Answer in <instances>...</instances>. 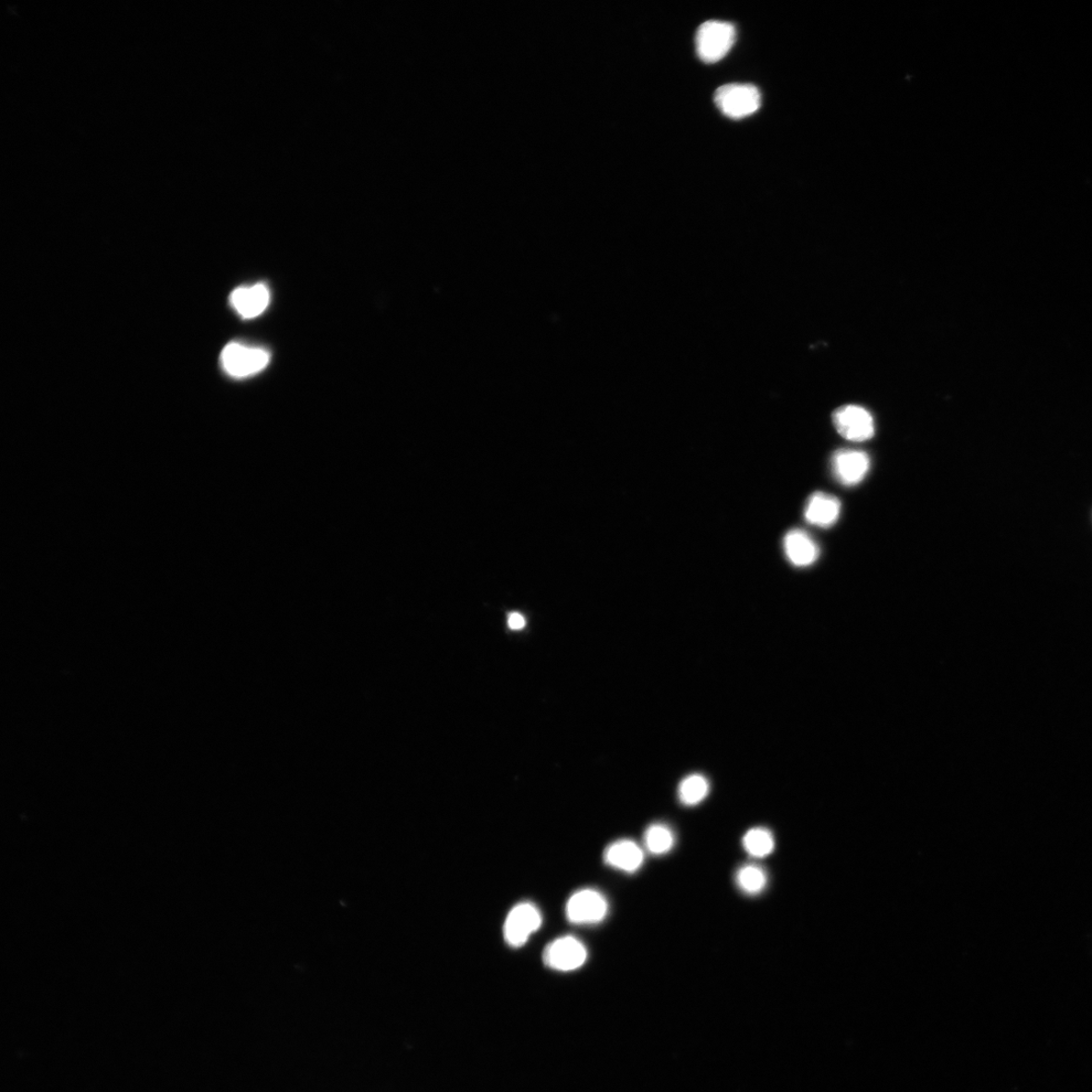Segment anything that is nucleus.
Returning <instances> with one entry per match:
<instances>
[{
    "instance_id": "obj_1",
    "label": "nucleus",
    "mask_w": 1092,
    "mask_h": 1092,
    "mask_svg": "<svg viewBox=\"0 0 1092 1092\" xmlns=\"http://www.w3.org/2000/svg\"><path fill=\"white\" fill-rule=\"evenodd\" d=\"M735 39L736 30L733 24L722 20L705 21L696 33V51L702 62L713 64L728 55Z\"/></svg>"
},
{
    "instance_id": "obj_2",
    "label": "nucleus",
    "mask_w": 1092,
    "mask_h": 1092,
    "mask_svg": "<svg viewBox=\"0 0 1092 1092\" xmlns=\"http://www.w3.org/2000/svg\"><path fill=\"white\" fill-rule=\"evenodd\" d=\"M714 103L730 119L742 120L761 108L762 95L753 84H725L716 91Z\"/></svg>"
},
{
    "instance_id": "obj_3",
    "label": "nucleus",
    "mask_w": 1092,
    "mask_h": 1092,
    "mask_svg": "<svg viewBox=\"0 0 1092 1092\" xmlns=\"http://www.w3.org/2000/svg\"><path fill=\"white\" fill-rule=\"evenodd\" d=\"M271 353L263 348L232 342L221 353V363L231 377L243 379L259 373L269 366Z\"/></svg>"
},
{
    "instance_id": "obj_4",
    "label": "nucleus",
    "mask_w": 1092,
    "mask_h": 1092,
    "mask_svg": "<svg viewBox=\"0 0 1092 1092\" xmlns=\"http://www.w3.org/2000/svg\"><path fill=\"white\" fill-rule=\"evenodd\" d=\"M607 914V899L601 892L594 890L576 892L566 903V917L575 925L601 923Z\"/></svg>"
},
{
    "instance_id": "obj_5",
    "label": "nucleus",
    "mask_w": 1092,
    "mask_h": 1092,
    "mask_svg": "<svg viewBox=\"0 0 1092 1092\" xmlns=\"http://www.w3.org/2000/svg\"><path fill=\"white\" fill-rule=\"evenodd\" d=\"M542 924L540 909L530 903H522L511 909L504 925V938L507 944L520 948L527 944L529 937L539 930Z\"/></svg>"
},
{
    "instance_id": "obj_6",
    "label": "nucleus",
    "mask_w": 1092,
    "mask_h": 1092,
    "mask_svg": "<svg viewBox=\"0 0 1092 1092\" xmlns=\"http://www.w3.org/2000/svg\"><path fill=\"white\" fill-rule=\"evenodd\" d=\"M832 420L837 431L853 443L869 441L875 433L872 415L860 406H841L834 411Z\"/></svg>"
},
{
    "instance_id": "obj_7",
    "label": "nucleus",
    "mask_w": 1092,
    "mask_h": 1092,
    "mask_svg": "<svg viewBox=\"0 0 1092 1092\" xmlns=\"http://www.w3.org/2000/svg\"><path fill=\"white\" fill-rule=\"evenodd\" d=\"M588 952L581 940L572 936L554 940L543 952L544 965L556 971H574L585 965Z\"/></svg>"
},
{
    "instance_id": "obj_8",
    "label": "nucleus",
    "mask_w": 1092,
    "mask_h": 1092,
    "mask_svg": "<svg viewBox=\"0 0 1092 1092\" xmlns=\"http://www.w3.org/2000/svg\"><path fill=\"white\" fill-rule=\"evenodd\" d=\"M831 469L834 478L844 486H855L861 483L870 469L868 455L854 449H840L831 458Z\"/></svg>"
},
{
    "instance_id": "obj_9",
    "label": "nucleus",
    "mask_w": 1092,
    "mask_h": 1092,
    "mask_svg": "<svg viewBox=\"0 0 1092 1092\" xmlns=\"http://www.w3.org/2000/svg\"><path fill=\"white\" fill-rule=\"evenodd\" d=\"M270 302L269 287L263 284L238 287L230 296L231 306L244 319L261 316Z\"/></svg>"
},
{
    "instance_id": "obj_10",
    "label": "nucleus",
    "mask_w": 1092,
    "mask_h": 1092,
    "mask_svg": "<svg viewBox=\"0 0 1092 1092\" xmlns=\"http://www.w3.org/2000/svg\"><path fill=\"white\" fill-rule=\"evenodd\" d=\"M604 861L614 869L635 873L644 864L645 854L636 842L620 840L608 845L604 853Z\"/></svg>"
},
{
    "instance_id": "obj_11",
    "label": "nucleus",
    "mask_w": 1092,
    "mask_h": 1092,
    "mask_svg": "<svg viewBox=\"0 0 1092 1092\" xmlns=\"http://www.w3.org/2000/svg\"><path fill=\"white\" fill-rule=\"evenodd\" d=\"M841 502L824 492H815L807 504L805 516L808 523L819 528H831L840 517Z\"/></svg>"
},
{
    "instance_id": "obj_12",
    "label": "nucleus",
    "mask_w": 1092,
    "mask_h": 1092,
    "mask_svg": "<svg viewBox=\"0 0 1092 1092\" xmlns=\"http://www.w3.org/2000/svg\"><path fill=\"white\" fill-rule=\"evenodd\" d=\"M784 549L788 560L796 566H808L819 559V549L815 540L803 530L794 529L786 534Z\"/></svg>"
},
{
    "instance_id": "obj_13",
    "label": "nucleus",
    "mask_w": 1092,
    "mask_h": 1092,
    "mask_svg": "<svg viewBox=\"0 0 1092 1092\" xmlns=\"http://www.w3.org/2000/svg\"><path fill=\"white\" fill-rule=\"evenodd\" d=\"M710 791V784L708 778L701 774H692L681 781L678 796L682 805L695 807L708 797Z\"/></svg>"
},
{
    "instance_id": "obj_14",
    "label": "nucleus",
    "mask_w": 1092,
    "mask_h": 1092,
    "mask_svg": "<svg viewBox=\"0 0 1092 1092\" xmlns=\"http://www.w3.org/2000/svg\"><path fill=\"white\" fill-rule=\"evenodd\" d=\"M744 849L754 858H765L775 849V840L772 832L765 828H754L747 831L743 839Z\"/></svg>"
},
{
    "instance_id": "obj_15",
    "label": "nucleus",
    "mask_w": 1092,
    "mask_h": 1092,
    "mask_svg": "<svg viewBox=\"0 0 1092 1092\" xmlns=\"http://www.w3.org/2000/svg\"><path fill=\"white\" fill-rule=\"evenodd\" d=\"M735 881L738 888L746 894L757 895L765 890L768 884V876L761 867L746 865L738 869Z\"/></svg>"
},
{
    "instance_id": "obj_16",
    "label": "nucleus",
    "mask_w": 1092,
    "mask_h": 1092,
    "mask_svg": "<svg viewBox=\"0 0 1092 1092\" xmlns=\"http://www.w3.org/2000/svg\"><path fill=\"white\" fill-rule=\"evenodd\" d=\"M645 844L650 854L655 855H665L673 847V832L665 824H651L645 832Z\"/></svg>"
},
{
    "instance_id": "obj_17",
    "label": "nucleus",
    "mask_w": 1092,
    "mask_h": 1092,
    "mask_svg": "<svg viewBox=\"0 0 1092 1092\" xmlns=\"http://www.w3.org/2000/svg\"><path fill=\"white\" fill-rule=\"evenodd\" d=\"M527 621L519 613H511L508 619V625L513 630H520L526 626Z\"/></svg>"
}]
</instances>
